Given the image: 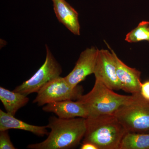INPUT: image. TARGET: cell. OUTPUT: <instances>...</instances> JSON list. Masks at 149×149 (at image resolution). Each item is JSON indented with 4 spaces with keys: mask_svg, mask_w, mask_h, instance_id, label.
<instances>
[{
    "mask_svg": "<svg viewBox=\"0 0 149 149\" xmlns=\"http://www.w3.org/2000/svg\"><path fill=\"white\" fill-rule=\"evenodd\" d=\"M0 100L6 112L13 116L19 109L25 106L29 102L27 96L2 87H0Z\"/></svg>",
    "mask_w": 149,
    "mask_h": 149,
    "instance_id": "cell-13",
    "label": "cell"
},
{
    "mask_svg": "<svg viewBox=\"0 0 149 149\" xmlns=\"http://www.w3.org/2000/svg\"><path fill=\"white\" fill-rule=\"evenodd\" d=\"M83 89L77 85L72 88L67 83L65 77L61 76L54 78L47 83L37 92L33 100L39 106L55 102L66 100H77L83 95Z\"/></svg>",
    "mask_w": 149,
    "mask_h": 149,
    "instance_id": "cell-6",
    "label": "cell"
},
{
    "mask_svg": "<svg viewBox=\"0 0 149 149\" xmlns=\"http://www.w3.org/2000/svg\"><path fill=\"white\" fill-rule=\"evenodd\" d=\"M98 49L95 47L87 48L80 54L75 66L65 77L72 88L85 80L90 74H94Z\"/></svg>",
    "mask_w": 149,
    "mask_h": 149,
    "instance_id": "cell-8",
    "label": "cell"
},
{
    "mask_svg": "<svg viewBox=\"0 0 149 149\" xmlns=\"http://www.w3.org/2000/svg\"><path fill=\"white\" fill-rule=\"evenodd\" d=\"M85 125L83 143H91L98 149H120L127 131L114 115L90 116Z\"/></svg>",
    "mask_w": 149,
    "mask_h": 149,
    "instance_id": "cell-2",
    "label": "cell"
},
{
    "mask_svg": "<svg viewBox=\"0 0 149 149\" xmlns=\"http://www.w3.org/2000/svg\"><path fill=\"white\" fill-rule=\"evenodd\" d=\"M47 127L29 124L11 115L6 112L0 110V131L11 129H19L31 132L36 136L44 137L48 136Z\"/></svg>",
    "mask_w": 149,
    "mask_h": 149,
    "instance_id": "cell-12",
    "label": "cell"
},
{
    "mask_svg": "<svg viewBox=\"0 0 149 149\" xmlns=\"http://www.w3.org/2000/svg\"><path fill=\"white\" fill-rule=\"evenodd\" d=\"M120 149H149V133L127 132L122 139Z\"/></svg>",
    "mask_w": 149,
    "mask_h": 149,
    "instance_id": "cell-14",
    "label": "cell"
},
{
    "mask_svg": "<svg viewBox=\"0 0 149 149\" xmlns=\"http://www.w3.org/2000/svg\"><path fill=\"white\" fill-rule=\"evenodd\" d=\"M0 149H16L10 141L8 130L0 131Z\"/></svg>",
    "mask_w": 149,
    "mask_h": 149,
    "instance_id": "cell-16",
    "label": "cell"
},
{
    "mask_svg": "<svg viewBox=\"0 0 149 149\" xmlns=\"http://www.w3.org/2000/svg\"><path fill=\"white\" fill-rule=\"evenodd\" d=\"M113 91L95 80L92 90L86 95H81L77 100L87 110L88 117L113 114L119 107L132 97V95H120Z\"/></svg>",
    "mask_w": 149,
    "mask_h": 149,
    "instance_id": "cell-3",
    "label": "cell"
},
{
    "mask_svg": "<svg viewBox=\"0 0 149 149\" xmlns=\"http://www.w3.org/2000/svg\"><path fill=\"white\" fill-rule=\"evenodd\" d=\"M113 114L127 132L149 133V101L141 93L132 95L131 99Z\"/></svg>",
    "mask_w": 149,
    "mask_h": 149,
    "instance_id": "cell-4",
    "label": "cell"
},
{
    "mask_svg": "<svg viewBox=\"0 0 149 149\" xmlns=\"http://www.w3.org/2000/svg\"><path fill=\"white\" fill-rule=\"evenodd\" d=\"M125 40L129 43L138 42L143 41L149 42V22H141L136 28L127 34Z\"/></svg>",
    "mask_w": 149,
    "mask_h": 149,
    "instance_id": "cell-15",
    "label": "cell"
},
{
    "mask_svg": "<svg viewBox=\"0 0 149 149\" xmlns=\"http://www.w3.org/2000/svg\"><path fill=\"white\" fill-rule=\"evenodd\" d=\"M105 43L114 55L116 65V73L121 90L132 95L140 93L142 83L141 82V71L126 65L119 58L107 43L106 42Z\"/></svg>",
    "mask_w": 149,
    "mask_h": 149,
    "instance_id": "cell-9",
    "label": "cell"
},
{
    "mask_svg": "<svg viewBox=\"0 0 149 149\" xmlns=\"http://www.w3.org/2000/svg\"><path fill=\"white\" fill-rule=\"evenodd\" d=\"M42 110L52 112L63 119H71L77 117L87 118L89 115L83 104L77 100H66L47 104Z\"/></svg>",
    "mask_w": 149,
    "mask_h": 149,
    "instance_id": "cell-10",
    "label": "cell"
},
{
    "mask_svg": "<svg viewBox=\"0 0 149 149\" xmlns=\"http://www.w3.org/2000/svg\"><path fill=\"white\" fill-rule=\"evenodd\" d=\"M94 75L95 80L113 91L121 90L116 73V65L112 52L98 49Z\"/></svg>",
    "mask_w": 149,
    "mask_h": 149,
    "instance_id": "cell-7",
    "label": "cell"
},
{
    "mask_svg": "<svg viewBox=\"0 0 149 149\" xmlns=\"http://www.w3.org/2000/svg\"><path fill=\"white\" fill-rule=\"evenodd\" d=\"M80 149H98L94 144L90 143H83Z\"/></svg>",
    "mask_w": 149,
    "mask_h": 149,
    "instance_id": "cell-18",
    "label": "cell"
},
{
    "mask_svg": "<svg viewBox=\"0 0 149 149\" xmlns=\"http://www.w3.org/2000/svg\"><path fill=\"white\" fill-rule=\"evenodd\" d=\"M140 93L143 97L149 101V80L142 83Z\"/></svg>",
    "mask_w": 149,
    "mask_h": 149,
    "instance_id": "cell-17",
    "label": "cell"
},
{
    "mask_svg": "<svg viewBox=\"0 0 149 149\" xmlns=\"http://www.w3.org/2000/svg\"><path fill=\"white\" fill-rule=\"evenodd\" d=\"M45 61L35 74L13 90L15 92L27 96L37 93L44 85L51 80L60 76L62 69L49 48L46 45Z\"/></svg>",
    "mask_w": 149,
    "mask_h": 149,
    "instance_id": "cell-5",
    "label": "cell"
},
{
    "mask_svg": "<svg viewBox=\"0 0 149 149\" xmlns=\"http://www.w3.org/2000/svg\"><path fill=\"white\" fill-rule=\"evenodd\" d=\"M50 129L47 138L38 143L29 144L30 149H69L77 147L86 131L85 118L63 119L51 116L47 125Z\"/></svg>",
    "mask_w": 149,
    "mask_h": 149,
    "instance_id": "cell-1",
    "label": "cell"
},
{
    "mask_svg": "<svg viewBox=\"0 0 149 149\" xmlns=\"http://www.w3.org/2000/svg\"><path fill=\"white\" fill-rule=\"evenodd\" d=\"M59 22L74 35H80L78 13L65 0H52Z\"/></svg>",
    "mask_w": 149,
    "mask_h": 149,
    "instance_id": "cell-11",
    "label": "cell"
}]
</instances>
